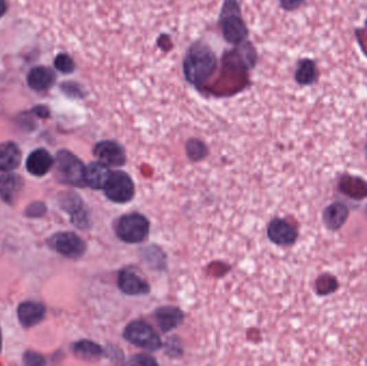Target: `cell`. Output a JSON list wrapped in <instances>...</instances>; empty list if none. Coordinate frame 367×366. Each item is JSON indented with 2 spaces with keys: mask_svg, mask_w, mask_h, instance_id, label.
<instances>
[{
  "mask_svg": "<svg viewBox=\"0 0 367 366\" xmlns=\"http://www.w3.org/2000/svg\"><path fill=\"white\" fill-rule=\"evenodd\" d=\"M155 319L164 332H169L179 327L184 320L181 310L173 306H164L155 312Z\"/></svg>",
  "mask_w": 367,
  "mask_h": 366,
  "instance_id": "e0dca14e",
  "label": "cell"
},
{
  "mask_svg": "<svg viewBox=\"0 0 367 366\" xmlns=\"http://www.w3.org/2000/svg\"><path fill=\"white\" fill-rule=\"evenodd\" d=\"M118 286L120 290L128 295H146L150 286L131 270H122L118 275Z\"/></svg>",
  "mask_w": 367,
  "mask_h": 366,
  "instance_id": "8fae6325",
  "label": "cell"
},
{
  "mask_svg": "<svg viewBox=\"0 0 367 366\" xmlns=\"http://www.w3.org/2000/svg\"><path fill=\"white\" fill-rule=\"evenodd\" d=\"M338 187L340 192L353 199L361 200L367 197V182L361 177L344 175Z\"/></svg>",
  "mask_w": 367,
  "mask_h": 366,
  "instance_id": "ac0fdd59",
  "label": "cell"
},
{
  "mask_svg": "<svg viewBox=\"0 0 367 366\" xmlns=\"http://www.w3.org/2000/svg\"><path fill=\"white\" fill-rule=\"evenodd\" d=\"M319 71L316 62L313 59L304 58L296 67L294 79L301 87H311L318 81Z\"/></svg>",
  "mask_w": 367,
  "mask_h": 366,
  "instance_id": "d6986e66",
  "label": "cell"
},
{
  "mask_svg": "<svg viewBox=\"0 0 367 366\" xmlns=\"http://www.w3.org/2000/svg\"><path fill=\"white\" fill-rule=\"evenodd\" d=\"M130 363L133 364H141V365H150V364H157V362L154 359H152L151 356H145V354H141V356H137L133 358Z\"/></svg>",
  "mask_w": 367,
  "mask_h": 366,
  "instance_id": "f1b7e54d",
  "label": "cell"
},
{
  "mask_svg": "<svg viewBox=\"0 0 367 366\" xmlns=\"http://www.w3.org/2000/svg\"><path fill=\"white\" fill-rule=\"evenodd\" d=\"M24 186L21 175L7 173L0 176V198L9 204H13L20 197Z\"/></svg>",
  "mask_w": 367,
  "mask_h": 366,
  "instance_id": "4fadbf2b",
  "label": "cell"
},
{
  "mask_svg": "<svg viewBox=\"0 0 367 366\" xmlns=\"http://www.w3.org/2000/svg\"><path fill=\"white\" fill-rule=\"evenodd\" d=\"M74 352L78 359L85 361H95L100 358L102 349L91 341H81L74 345Z\"/></svg>",
  "mask_w": 367,
  "mask_h": 366,
  "instance_id": "7402d4cb",
  "label": "cell"
},
{
  "mask_svg": "<svg viewBox=\"0 0 367 366\" xmlns=\"http://www.w3.org/2000/svg\"><path fill=\"white\" fill-rule=\"evenodd\" d=\"M60 204L63 209H66L71 214L72 221L76 226L80 228H86L89 226V216L84 209L82 200L74 192H66L61 196Z\"/></svg>",
  "mask_w": 367,
  "mask_h": 366,
  "instance_id": "30bf717a",
  "label": "cell"
},
{
  "mask_svg": "<svg viewBox=\"0 0 367 366\" xmlns=\"http://www.w3.org/2000/svg\"><path fill=\"white\" fill-rule=\"evenodd\" d=\"M24 362L27 365H42V364H45L43 356L34 352H27L24 354Z\"/></svg>",
  "mask_w": 367,
  "mask_h": 366,
  "instance_id": "4316f807",
  "label": "cell"
},
{
  "mask_svg": "<svg viewBox=\"0 0 367 366\" xmlns=\"http://www.w3.org/2000/svg\"><path fill=\"white\" fill-rule=\"evenodd\" d=\"M365 150H366V155H367V143H366V148H365Z\"/></svg>",
  "mask_w": 367,
  "mask_h": 366,
  "instance_id": "1f68e13d",
  "label": "cell"
},
{
  "mask_svg": "<svg viewBox=\"0 0 367 366\" xmlns=\"http://www.w3.org/2000/svg\"><path fill=\"white\" fill-rule=\"evenodd\" d=\"M45 308L42 303L26 301L17 308V316L24 327L30 328L38 325L45 318Z\"/></svg>",
  "mask_w": 367,
  "mask_h": 366,
  "instance_id": "5bb4252c",
  "label": "cell"
},
{
  "mask_svg": "<svg viewBox=\"0 0 367 366\" xmlns=\"http://www.w3.org/2000/svg\"><path fill=\"white\" fill-rule=\"evenodd\" d=\"M111 173L112 171L106 163H101L99 160L93 161L85 167V174H84L85 185L93 190H104Z\"/></svg>",
  "mask_w": 367,
  "mask_h": 366,
  "instance_id": "7c38bea8",
  "label": "cell"
},
{
  "mask_svg": "<svg viewBox=\"0 0 367 366\" xmlns=\"http://www.w3.org/2000/svg\"><path fill=\"white\" fill-rule=\"evenodd\" d=\"M349 216V209L347 205L340 202H334L326 207L323 211V221L326 228L333 231L340 230L345 224Z\"/></svg>",
  "mask_w": 367,
  "mask_h": 366,
  "instance_id": "2e32d148",
  "label": "cell"
},
{
  "mask_svg": "<svg viewBox=\"0 0 367 366\" xmlns=\"http://www.w3.org/2000/svg\"><path fill=\"white\" fill-rule=\"evenodd\" d=\"M45 211H47V207L43 202H32L25 211V214L26 216L36 218V217H41L42 215H45Z\"/></svg>",
  "mask_w": 367,
  "mask_h": 366,
  "instance_id": "484cf974",
  "label": "cell"
},
{
  "mask_svg": "<svg viewBox=\"0 0 367 366\" xmlns=\"http://www.w3.org/2000/svg\"><path fill=\"white\" fill-rule=\"evenodd\" d=\"M54 65L55 68L63 73H71L76 68L74 59L67 54H59L55 59Z\"/></svg>",
  "mask_w": 367,
  "mask_h": 366,
  "instance_id": "d4e9b609",
  "label": "cell"
},
{
  "mask_svg": "<svg viewBox=\"0 0 367 366\" xmlns=\"http://www.w3.org/2000/svg\"><path fill=\"white\" fill-rule=\"evenodd\" d=\"M269 240L276 245H292L298 238L296 229L284 219H273L267 228Z\"/></svg>",
  "mask_w": 367,
  "mask_h": 366,
  "instance_id": "9c48e42d",
  "label": "cell"
},
{
  "mask_svg": "<svg viewBox=\"0 0 367 366\" xmlns=\"http://www.w3.org/2000/svg\"><path fill=\"white\" fill-rule=\"evenodd\" d=\"M219 27L225 41L233 45H244L248 37V28L245 24L236 0H225L219 15Z\"/></svg>",
  "mask_w": 367,
  "mask_h": 366,
  "instance_id": "7a4b0ae2",
  "label": "cell"
},
{
  "mask_svg": "<svg viewBox=\"0 0 367 366\" xmlns=\"http://www.w3.org/2000/svg\"><path fill=\"white\" fill-rule=\"evenodd\" d=\"M148 232H150L148 220L143 215L137 213L122 216L116 225V234L126 243H141L146 240Z\"/></svg>",
  "mask_w": 367,
  "mask_h": 366,
  "instance_id": "3957f363",
  "label": "cell"
},
{
  "mask_svg": "<svg viewBox=\"0 0 367 366\" xmlns=\"http://www.w3.org/2000/svg\"><path fill=\"white\" fill-rule=\"evenodd\" d=\"M54 165V159L45 148H38L28 156L26 168L30 174L43 176Z\"/></svg>",
  "mask_w": 367,
  "mask_h": 366,
  "instance_id": "9a60e30c",
  "label": "cell"
},
{
  "mask_svg": "<svg viewBox=\"0 0 367 366\" xmlns=\"http://www.w3.org/2000/svg\"><path fill=\"white\" fill-rule=\"evenodd\" d=\"M107 197L115 203H127L135 196V185L124 171H113L104 187Z\"/></svg>",
  "mask_w": 367,
  "mask_h": 366,
  "instance_id": "8992f818",
  "label": "cell"
},
{
  "mask_svg": "<svg viewBox=\"0 0 367 366\" xmlns=\"http://www.w3.org/2000/svg\"><path fill=\"white\" fill-rule=\"evenodd\" d=\"M49 246L67 258L76 259L83 256L85 242L74 232H59L52 236Z\"/></svg>",
  "mask_w": 367,
  "mask_h": 366,
  "instance_id": "52a82bcc",
  "label": "cell"
},
{
  "mask_svg": "<svg viewBox=\"0 0 367 366\" xmlns=\"http://www.w3.org/2000/svg\"><path fill=\"white\" fill-rule=\"evenodd\" d=\"M56 161V174L61 182L78 187L85 185V167L76 155L69 150H60Z\"/></svg>",
  "mask_w": 367,
  "mask_h": 366,
  "instance_id": "277c9868",
  "label": "cell"
},
{
  "mask_svg": "<svg viewBox=\"0 0 367 366\" xmlns=\"http://www.w3.org/2000/svg\"><path fill=\"white\" fill-rule=\"evenodd\" d=\"M27 81L34 91H45L54 83L55 73L47 67H37L28 74Z\"/></svg>",
  "mask_w": 367,
  "mask_h": 366,
  "instance_id": "44dd1931",
  "label": "cell"
},
{
  "mask_svg": "<svg viewBox=\"0 0 367 366\" xmlns=\"http://www.w3.org/2000/svg\"><path fill=\"white\" fill-rule=\"evenodd\" d=\"M22 154L13 142L0 144V171H11L20 165Z\"/></svg>",
  "mask_w": 367,
  "mask_h": 366,
  "instance_id": "ffe728a7",
  "label": "cell"
},
{
  "mask_svg": "<svg viewBox=\"0 0 367 366\" xmlns=\"http://www.w3.org/2000/svg\"><path fill=\"white\" fill-rule=\"evenodd\" d=\"M5 9H7V5H5V0H0V18L5 14Z\"/></svg>",
  "mask_w": 367,
  "mask_h": 366,
  "instance_id": "f546056e",
  "label": "cell"
},
{
  "mask_svg": "<svg viewBox=\"0 0 367 366\" xmlns=\"http://www.w3.org/2000/svg\"><path fill=\"white\" fill-rule=\"evenodd\" d=\"M306 0H279L280 7L286 11H294L299 9Z\"/></svg>",
  "mask_w": 367,
  "mask_h": 366,
  "instance_id": "83f0119b",
  "label": "cell"
},
{
  "mask_svg": "<svg viewBox=\"0 0 367 366\" xmlns=\"http://www.w3.org/2000/svg\"><path fill=\"white\" fill-rule=\"evenodd\" d=\"M337 287V280L331 274H323L316 282V290L319 295H330L334 293Z\"/></svg>",
  "mask_w": 367,
  "mask_h": 366,
  "instance_id": "603a6c76",
  "label": "cell"
},
{
  "mask_svg": "<svg viewBox=\"0 0 367 366\" xmlns=\"http://www.w3.org/2000/svg\"><path fill=\"white\" fill-rule=\"evenodd\" d=\"M124 337L130 344L150 352H155L162 346V339L152 325L141 320L129 323L124 332Z\"/></svg>",
  "mask_w": 367,
  "mask_h": 366,
  "instance_id": "5b68a950",
  "label": "cell"
},
{
  "mask_svg": "<svg viewBox=\"0 0 367 366\" xmlns=\"http://www.w3.org/2000/svg\"><path fill=\"white\" fill-rule=\"evenodd\" d=\"M1 343H3V339H1V332H0V349H1Z\"/></svg>",
  "mask_w": 367,
  "mask_h": 366,
  "instance_id": "4dcf8cb0",
  "label": "cell"
},
{
  "mask_svg": "<svg viewBox=\"0 0 367 366\" xmlns=\"http://www.w3.org/2000/svg\"><path fill=\"white\" fill-rule=\"evenodd\" d=\"M217 66L218 59L213 49L205 43L197 42L189 47L184 58V74L191 85L200 87L211 79Z\"/></svg>",
  "mask_w": 367,
  "mask_h": 366,
  "instance_id": "6da1fadb",
  "label": "cell"
},
{
  "mask_svg": "<svg viewBox=\"0 0 367 366\" xmlns=\"http://www.w3.org/2000/svg\"><path fill=\"white\" fill-rule=\"evenodd\" d=\"M93 154L109 167H122L126 163L125 150L114 141H101L93 148Z\"/></svg>",
  "mask_w": 367,
  "mask_h": 366,
  "instance_id": "ba28073f",
  "label": "cell"
},
{
  "mask_svg": "<svg viewBox=\"0 0 367 366\" xmlns=\"http://www.w3.org/2000/svg\"><path fill=\"white\" fill-rule=\"evenodd\" d=\"M187 155L192 160H201L208 154V148L202 141L190 139L186 144Z\"/></svg>",
  "mask_w": 367,
  "mask_h": 366,
  "instance_id": "cb8c5ba5",
  "label": "cell"
}]
</instances>
